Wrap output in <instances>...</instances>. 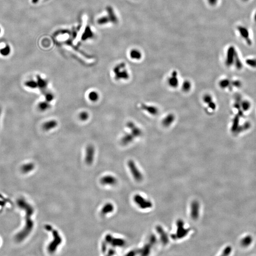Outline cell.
<instances>
[{
    "label": "cell",
    "mask_w": 256,
    "mask_h": 256,
    "mask_svg": "<svg viewBox=\"0 0 256 256\" xmlns=\"http://www.w3.org/2000/svg\"><path fill=\"white\" fill-rule=\"evenodd\" d=\"M18 206L24 209L26 212V223L23 229L16 236V240L21 242L27 237L32 231L33 227V222L31 217L34 212L33 208L23 199H19L17 202Z\"/></svg>",
    "instance_id": "cell-1"
},
{
    "label": "cell",
    "mask_w": 256,
    "mask_h": 256,
    "mask_svg": "<svg viewBox=\"0 0 256 256\" xmlns=\"http://www.w3.org/2000/svg\"><path fill=\"white\" fill-rule=\"evenodd\" d=\"M113 72L115 75L114 78L116 80H127L129 79L130 75L125 69V65L124 63H121L118 65L113 68Z\"/></svg>",
    "instance_id": "cell-2"
},
{
    "label": "cell",
    "mask_w": 256,
    "mask_h": 256,
    "mask_svg": "<svg viewBox=\"0 0 256 256\" xmlns=\"http://www.w3.org/2000/svg\"><path fill=\"white\" fill-rule=\"evenodd\" d=\"M177 230L175 234L172 235V238L176 239L184 237L189 231V229H184V223L181 220H179L177 221Z\"/></svg>",
    "instance_id": "cell-3"
},
{
    "label": "cell",
    "mask_w": 256,
    "mask_h": 256,
    "mask_svg": "<svg viewBox=\"0 0 256 256\" xmlns=\"http://www.w3.org/2000/svg\"><path fill=\"white\" fill-rule=\"evenodd\" d=\"M51 231L52 232L54 240L50 243L48 247V250L50 253H53L56 250L58 247L61 243L62 239L58 231L53 229Z\"/></svg>",
    "instance_id": "cell-4"
},
{
    "label": "cell",
    "mask_w": 256,
    "mask_h": 256,
    "mask_svg": "<svg viewBox=\"0 0 256 256\" xmlns=\"http://www.w3.org/2000/svg\"><path fill=\"white\" fill-rule=\"evenodd\" d=\"M237 55V52L233 46H230L228 47L225 60V64L227 66L230 67L233 65L235 59Z\"/></svg>",
    "instance_id": "cell-5"
},
{
    "label": "cell",
    "mask_w": 256,
    "mask_h": 256,
    "mask_svg": "<svg viewBox=\"0 0 256 256\" xmlns=\"http://www.w3.org/2000/svg\"><path fill=\"white\" fill-rule=\"evenodd\" d=\"M135 202L141 209H145L151 208L152 206V203L148 200H146L139 194H136L134 197Z\"/></svg>",
    "instance_id": "cell-6"
},
{
    "label": "cell",
    "mask_w": 256,
    "mask_h": 256,
    "mask_svg": "<svg viewBox=\"0 0 256 256\" xmlns=\"http://www.w3.org/2000/svg\"><path fill=\"white\" fill-rule=\"evenodd\" d=\"M128 165L135 179L138 182H140L143 179V176L138 170L135 163L133 160H130L128 161Z\"/></svg>",
    "instance_id": "cell-7"
},
{
    "label": "cell",
    "mask_w": 256,
    "mask_h": 256,
    "mask_svg": "<svg viewBox=\"0 0 256 256\" xmlns=\"http://www.w3.org/2000/svg\"><path fill=\"white\" fill-rule=\"evenodd\" d=\"M94 147L92 145H89L87 146L85 151V161L88 165H91L93 163L94 156Z\"/></svg>",
    "instance_id": "cell-8"
},
{
    "label": "cell",
    "mask_w": 256,
    "mask_h": 256,
    "mask_svg": "<svg viewBox=\"0 0 256 256\" xmlns=\"http://www.w3.org/2000/svg\"><path fill=\"white\" fill-rule=\"evenodd\" d=\"M237 29L240 35L246 41L247 45H251V40L249 38V33L247 28L242 26H238Z\"/></svg>",
    "instance_id": "cell-9"
},
{
    "label": "cell",
    "mask_w": 256,
    "mask_h": 256,
    "mask_svg": "<svg viewBox=\"0 0 256 256\" xmlns=\"http://www.w3.org/2000/svg\"><path fill=\"white\" fill-rule=\"evenodd\" d=\"M127 127L130 130L131 133L135 138L139 137L142 135V131L138 127L136 126L134 122L129 121L127 123Z\"/></svg>",
    "instance_id": "cell-10"
},
{
    "label": "cell",
    "mask_w": 256,
    "mask_h": 256,
    "mask_svg": "<svg viewBox=\"0 0 256 256\" xmlns=\"http://www.w3.org/2000/svg\"><path fill=\"white\" fill-rule=\"evenodd\" d=\"M37 83L38 88L40 90L41 93L44 94L47 91V88L48 85V82L45 79L42 78L40 75L37 76Z\"/></svg>",
    "instance_id": "cell-11"
},
{
    "label": "cell",
    "mask_w": 256,
    "mask_h": 256,
    "mask_svg": "<svg viewBox=\"0 0 256 256\" xmlns=\"http://www.w3.org/2000/svg\"><path fill=\"white\" fill-rule=\"evenodd\" d=\"M199 203L197 201H194L191 204V216L192 218L194 220H197L199 215Z\"/></svg>",
    "instance_id": "cell-12"
},
{
    "label": "cell",
    "mask_w": 256,
    "mask_h": 256,
    "mask_svg": "<svg viewBox=\"0 0 256 256\" xmlns=\"http://www.w3.org/2000/svg\"><path fill=\"white\" fill-rule=\"evenodd\" d=\"M178 82L177 73L176 71L172 72L168 79V85L172 88H175L178 85Z\"/></svg>",
    "instance_id": "cell-13"
},
{
    "label": "cell",
    "mask_w": 256,
    "mask_h": 256,
    "mask_svg": "<svg viewBox=\"0 0 256 256\" xmlns=\"http://www.w3.org/2000/svg\"><path fill=\"white\" fill-rule=\"evenodd\" d=\"M100 182L103 185H113L117 183V180L112 175H107L102 177L100 180Z\"/></svg>",
    "instance_id": "cell-14"
},
{
    "label": "cell",
    "mask_w": 256,
    "mask_h": 256,
    "mask_svg": "<svg viewBox=\"0 0 256 256\" xmlns=\"http://www.w3.org/2000/svg\"><path fill=\"white\" fill-rule=\"evenodd\" d=\"M156 229L157 230L158 233L160 235V238L161 240L162 243L164 245H166L169 242V239L168 236L166 233V232L165 231V230L162 228V227L158 225L156 227Z\"/></svg>",
    "instance_id": "cell-15"
},
{
    "label": "cell",
    "mask_w": 256,
    "mask_h": 256,
    "mask_svg": "<svg viewBox=\"0 0 256 256\" xmlns=\"http://www.w3.org/2000/svg\"><path fill=\"white\" fill-rule=\"evenodd\" d=\"M58 121L55 120H52L45 122L42 125V128L45 131H49L54 129L58 126Z\"/></svg>",
    "instance_id": "cell-16"
},
{
    "label": "cell",
    "mask_w": 256,
    "mask_h": 256,
    "mask_svg": "<svg viewBox=\"0 0 256 256\" xmlns=\"http://www.w3.org/2000/svg\"><path fill=\"white\" fill-rule=\"evenodd\" d=\"M135 138L131 133H126L121 138V142L122 145H127L132 142Z\"/></svg>",
    "instance_id": "cell-17"
},
{
    "label": "cell",
    "mask_w": 256,
    "mask_h": 256,
    "mask_svg": "<svg viewBox=\"0 0 256 256\" xmlns=\"http://www.w3.org/2000/svg\"><path fill=\"white\" fill-rule=\"evenodd\" d=\"M113 247H122L125 244L124 240L121 238H114L112 237V239L110 243Z\"/></svg>",
    "instance_id": "cell-18"
},
{
    "label": "cell",
    "mask_w": 256,
    "mask_h": 256,
    "mask_svg": "<svg viewBox=\"0 0 256 256\" xmlns=\"http://www.w3.org/2000/svg\"><path fill=\"white\" fill-rule=\"evenodd\" d=\"M114 210V206L112 203H107L103 206L101 211V214L103 215L107 214L108 213H110L113 211Z\"/></svg>",
    "instance_id": "cell-19"
},
{
    "label": "cell",
    "mask_w": 256,
    "mask_h": 256,
    "mask_svg": "<svg viewBox=\"0 0 256 256\" xmlns=\"http://www.w3.org/2000/svg\"><path fill=\"white\" fill-rule=\"evenodd\" d=\"M141 107L142 109L148 112L151 114H156L157 113V109L152 106H149L146 105L145 104H142Z\"/></svg>",
    "instance_id": "cell-20"
},
{
    "label": "cell",
    "mask_w": 256,
    "mask_h": 256,
    "mask_svg": "<svg viewBox=\"0 0 256 256\" xmlns=\"http://www.w3.org/2000/svg\"><path fill=\"white\" fill-rule=\"evenodd\" d=\"M51 105L50 103L47 101H45L43 102H41L38 104V109L41 112H45L50 109Z\"/></svg>",
    "instance_id": "cell-21"
},
{
    "label": "cell",
    "mask_w": 256,
    "mask_h": 256,
    "mask_svg": "<svg viewBox=\"0 0 256 256\" xmlns=\"http://www.w3.org/2000/svg\"><path fill=\"white\" fill-rule=\"evenodd\" d=\"M152 246V245L149 243L148 244H147L144 246V247H143L141 249L139 250L138 252L140 253L141 254V255H142V256L148 255L150 251L151 247Z\"/></svg>",
    "instance_id": "cell-22"
},
{
    "label": "cell",
    "mask_w": 256,
    "mask_h": 256,
    "mask_svg": "<svg viewBox=\"0 0 256 256\" xmlns=\"http://www.w3.org/2000/svg\"><path fill=\"white\" fill-rule=\"evenodd\" d=\"M131 58L132 59L139 60L142 57V54L139 50H132L130 53Z\"/></svg>",
    "instance_id": "cell-23"
},
{
    "label": "cell",
    "mask_w": 256,
    "mask_h": 256,
    "mask_svg": "<svg viewBox=\"0 0 256 256\" xmlns=\"http://www.w3.org/2000/svg\"><path fill=\"white\" fill-rule=\"evenodd\" d=\"M239 117L240 116L238 114L236 116H235L234 118L232 125L231 127V130L232 132H235L239 127Z\"/></svg>",
    "instance_id": "cell-24"
},
{
    "label": "cell",
    "mask_w": 256,
    "mask_h": 256,
    "mask_svg": "<svg viewBox=\"0 0 256 256\" xmlns=\"http://www.w3.org/2000/svg\"><path fill=\"white\" fill-rule=\"evenodd\" d=\"M99 95L98 93L96 91H93L89 93L88 94V98L91 102H95L99 99Z\"/></svg>",
    "instance_id": "cell-25"
},
{
    "label": "cell",
    "mask_w": 256,
    "mask_h": 256,
    "mask_svg": "<svg viewBox=\"0 0 256 256\" xmlns=\"http://www.w3.org/2000/svg\"><path fill=\"white\" fill-rule=\"evenodd\" d=\"M174 121V116L172 114L168 115L163 121L162 123L165 126H169Z\"/></svg>",
    "instance_id": "cell-26"
},
{
    "label": "cell",
    "mask_w": 256,
    "mask_h": 256,
    "mask_svg": "<svg viewBox=\"0 0 256 256\" xmlns=\"http://www.w3.org/2000/svg\"><path fill=\"white\" fill-rule=\"evenodd\" d=\"M25 85L31 89H35L38 88V85L37 81L33 80H30L28 81H26L25 83Z\"/></svg>",
    "instance_id": "cell-27"
},
{
    "label": "cell",
    "mask_w": 256,
    "mask_h": 256,
    "mask_svg": "<svg viewBox=\"0 0 256 256\" xmlns=\"http://www.w3.org/2000/svg\"><path fill=\"white\" fill-rule=\"evenodd\" d=\"M34 166L32 163H28L23 166L22 170L23 173H28L32 170Z\"/></svg>",
    "instance_id": "cell-28"
},
{
    "label": "cell",
    "mask_w": 256,
    "mask_h": 256,
    "mask_svg": "<svg viewBox=\"0 0 256 256\" xmlns=\"http://www.w3.org/2000/svg\"><path fill=\"white\" fill-rule=\"evenodd\" d=\"M43 94L45 96V100L49 103L51 102L54 99V95L51 92L46 91Z\"/></svg>",
    "instance_id": "cell-29"
},
{
    "label": "cell",
    "mask_w": 256,
    "mask_h": 256,
    "mask_svg": "<svg viewBox=\"0 0 256 256\" xmlns=\"http://www.w3.org/2000/svg\"><path fill=\"white\" fill-rule=\"evenodd\" d=\"M89 117V113L86 111H83L79 114V118L82 121H86Z\"/></svg>",
    "instance_id": "cell-30"
},
{
    "label": "cell",
    "mask_w": 256,
    "mask_h": 256,
    "mask_svg": "<svg viewBox=\"0 0 256 256\" xmlns=\"http://www.w3.org/2000/svg\"><path fill=\"white\" fill-rule=\"evenodd\" d=\"M250 124L248 122H246L243 125L241 126H239L238 129L236 130V132L237 133H240V132L242 131L243 130H246L250 128Z\"/></svg>",
    "instance_id": "cell-31"
},
{
    "label": "cell",
    "mask_w": 256,
    "mask_h": 256,
    "mask_svg": "<svg viewBox=\"0 0 256 256\" xmlns=\"http://www.w3.org/2000/svg\"><path fill=\"white\" fill-rule=\"evenodd\" d=\"M234 64L235 65L236 68H237L238 69H240L242 68V62L238 57V54L236 56V57L235 59Z\"/></svg>",
    "instance_id": "cell-32"
},
{
    "label": "cell",
    "mask_w": 256,
    "mask_h": 256,
    "mask_svg": "<svg viewBox=\"0 0 256 256\" xmlns=\"http://www.w3.org/2000/svg\"><path fill=\"white\" fill-rule=\"evenodd\" d=\"M240 106L244 111H247L250 107V104L247 101H243L240 103Z\"/></svg>",
    "instance_id": "cell-33"
},
{
    "label": "cell",
    "mask_w": 256,
    "mask_h": 256,
    "mask_svg": "<svg viewBox=\"0 0 256 256\" xmlns=\"http://www.w3.org/2000/svg\"><path fill=\"white\" fill-rule=\"evenodd\" d=\"M252 238L250 236H247L241 241V244L244 246H247L251 243Z\"/></svg>",
    "instance_id": "cell-34"
},
{
    "label": "cell",
    "mask_w": 256,
    "mask_h": 256,
    "mask_svg": "<svg viewBox=\"0 0 256 256\" xmlns=\"http://www.w3.org/2000/svg\"><path fill=\"white\" fill-rule=\"evenodd\" d=\"M246 63L251 68H256V59H247L246 60Z\"/></svg>",
    "instance_id": "cell-35"
},
{
    "label": "cell",
    "mask_w": 256,
    "mask_h": 256,
    "mask_svg": "<svg viewBox=\"0 0 256 256\" xmlns=\"http://www.w3.org/2000/svg\"><path fill=\"white\" fill-rule=\"evenodd\" d=\"M191 88V84L189 81H184L182 85V89L185 92H187L190 90Z\"/></svg>",
    "instance_id": "cell-36"
},
{
    "label": "cell",
    "mask_w": 256,
    "mask_h": 256,
    "mask_svg": "<svg viewBox=\"0 0 256 256\" xmlns=\"http://www.w3.org/2000/svg\"><path fill=\"white\" fill-rule=\"evenodd\" d=\"M230 84V82L229 80L228 79H223L221 81H220L219 84V85L220 87L222 88H225L229 86Z\"/></svg>",
    "instance_id": "cell-37"
},
{
    "label": "cell",
    "mask_w": 256,
    "mask_h": 256,
    "mask_svg": "<svg viewBox=\"0 0 256 256\" xmlns=\"http://www.w3.org/2000/svg\"><path fill=\"white\" fill-rule=\"evenodd\" d=\"M231 251V247H230V246H228L225 248L224 250L222 252V255H223V256L228 255L230 254Z\"/></svg>",
    "instance_id": "cell-38"
},
{
    "label": "cell",
    "mask_w": 256,
    "mask_h": 256,
    "mask_svg": "<svg viewBox=\"0 0 256 256\" xmlns=\"http://www.w3.org/2000/svg\"><path fill=\"white\" fill-rule=\"evenodd\" d=\"M206 1L208 5L212 6H215L216 5H217V3H218L219 0H206Z\"/></svg>",
    "instance_id": "cell-39"
},
{
    "label": "cell",
    "mask_w": 256,
    "mask_h": 256,
    "mask_svg": "<svg viewBox=\"0 0 256 256\" xmlns=\"http://www.w3.org/2000/svg\"><path fill=\"white\" fill-rule=\"evenodd\" d=\"M156 237L154 235H152L150 237L149 243H150L152 245H153L156 243Z\"/></svg>",
    "instance_id": "cell-40"
},
{
    "label": "cell",
    "mask_w": 256,
    "mask_h": 256,
    "mask_svg": "<svg viewBox=\"0 0 256 256\" xmlns=\"http://www.w3.org/2000/svg\"><path fill=\"white\" fill-rule=\"evenodd\" d=\"M232 85H233L234 86L238 87L240 86L241 83L238 81H234L232 83Z\"/></svg>",
    "instance_id": "cell-41"
},
{
    "label": "cell",
    "mask_w": 256,
    "mask_h": 256,
    "mask_svg": "<svg viewBox=\"0 0 256 256\" xmlns=\"http://www.w3.org/2000/svg\"><path fill=\"white\" fill-rule=\"evenodd\" d=\"M45 228H46V230H48V231H51L53 230V228H52V227L50 225H46V226H45Z\"/></svg>",
    "instance_id": "cell-42"
},
{
    "label": "cell",
    "mask_w": 256,
    "mask_h": 256,
    "mask_svg": "<svg viewBox=\"0 0 256 256\" xmlns=\"http://www.w3.org/2000/svg\"><path fill=\"white\" fill-rule=\"evenodd\" d=\"M137 254V251H131L128 253V254L127 255V256H134Z\"/></svg>",
    "instance_id": "cell-43"
},
{
    "label": "cell",
    "mask_w": 256,
    "mask_h": 256,
    "mask_svg": "<svg viewBox=\"0 0 256 256\" xmlns=\"http://www.w3.org/2000/svg\"><path fill=\"white\" fill-rule=\"evenodd\" d=\"M102 251L104 252L106 250V242H103L102 244Z\"/></svg>",
    "instance_id": "cell-44"
},
{
    "label": "cell",
    "mask_w": 256,
    "mask_h": 256,
    "mask_svg": "<svg viewBox=\"0 0 256 256\" xmlns=\"http://www.w3.org/2000/svg\"><path fill=\"white\" fill-rule=\"evenodd\" d=\"M115 254V251L113 249H110L108 252V255H113Z\"/></svg>",
    "instance_id": "cell-45"
},
{
    "label": "cell",
    "mask_w": 256,
    "mask_h": 256,
    "mask_svg": "<svg viewBox=\"0 0 256 256\" xmlns=\"http://www.w3.org/2000/svg\"><path fill=\"white\" fill-rule=\"evenodd\" d=\"M5 201H0V205L1 206H4L5 205Z\"/></svg>",
    "instance_id": "cell-46"
},
{
    "label": "cell",
    "mask_w": 256,
    "mask_h": 256,
    "mask_svg": "<svg viewBox=\"0 0 256 256\" xmlns=\"http://www.w3.org/2000/svg\"><path fill=\"white\" fill-rule=\"evenodd\" d=\"M254 21L255 22V23H256V12L255 13V14H254Z\"/></svg>",
    "instance_id": "cell-47"
},
{
    "label": "cell",
    "mask_w": 256,
    "mask_h": 256,
    "mask_svg": "<svg viewBox=\"0 0 256 256\" xmlns=\"http://www.w3.org/2000/svg\"><path fill=\"white\" fill-rule=\"evenodd\" d=\"M1 113H2V108H1V107L0 106V117H1Z\"/></svg>",
    "instance_id": "cell-48"
},
{
    "label": "cell",
    "mask_w": 256,
    "mask_h": 256,
    "mask_svg": "<svg viewBox=\"0 0 256 256\" xmlns=\"http://www.w3.org/2000/svg\"><path fill=\"white\" fill-rule=\"evenodd\" d=\"M242 1H244V2H246V1H248V0H242Z\"/></svg>",
    "instance_id": "cell-49"
}]
</instances>
